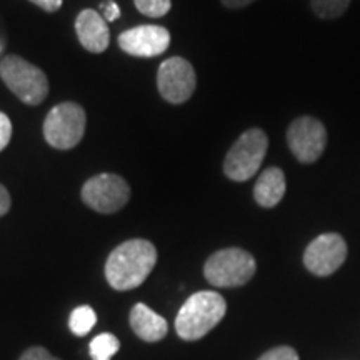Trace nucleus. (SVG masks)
<instances>
[{"mask_svg": "<svg viewBox=\"0 0 360 360\" xmlns=\"http://www.w3.org/2000/svg\"><path fill=\"white\" fill-rule=\"evenodd\" d=\"M157 264V249L146 238H132L110 252L105 278L112 289L125 292L141 287Z\"/></svg>", "mask_w": 360, "mask_h": 360, "instance_id": "nucleus-1", "label": "nucleus"}, {"mask_svg": "<svg viewBox=\"0 0 360 360\" xmlns=\"http://www.w3.org/2000/svg\"><path fill=\"white\" fill-rule=\"evenodd\" d=\"M227 302L219 292L200 290L188 297L175 319L180 339L193 342L205 337L225 317Z\"/></svg>", "mask_w": 360, "mask_h": 360, "instance_id": "nucleus-2", "label": "nucleus"}, {"mask_svg": "<svg viewBox=\"0 0 360 360\" xmlns=\"http://www.w3.org/2000/svg\"><path fill=\"white\" fill-rule=\"evenodd\" d=\"M0 77L13 96L27 105H39L49 96L47 75L19 56H7L0 62Z\"/></svg>", "mask_w": 360, "mask_h": 360, "instance_id": "nucleus-3", "label": "nucleus"}, {"mask_svg": "<svg viewBox=\"0 0 360 360\" xmlns=\"http://www.w3.org/2000/svg\"><path fill=\"white\" fill-rule=\"evenodd\" d=\"M257 264L254 255L238 247L222 249L207 259L204 276L214 287H240L255 276Z\"/></svg>", "mask_w": 360, "mask_h": 360, "instance_id": "nucleus-4", "label": "nucleus"}, {"mask_svg": "<svg viewBox=\"0 0 360 360\" xmlns=\"http://www.w3.org/2000/svg\"><path fill=\"white\" fill-rule=\"evenodd\" d=\"M269 147L262 129H249L233 143L224 160V174L236 182H245L259 172Z\"/></svg>", "mask_w": 360, "mask_h": 360, "instance_id": "nucleus-5", "label": "nucleus"}, {"mask_svg": "<svg viewBox=\"0 0 360 360\" xmlns=\"http://www.w3.org/2000/svg\"><path fill=\"white\" fill-rule=\"evenodd\" d=\"M85 125L87 117L82 105L75 102H62L45 117L44 137L53 148L69 150L82 141Z\"/></svg>", "mask_w": 360, "mask_h": 360, "instance_id": "nucleus-6", "label": "nucleus"}, {"mask_svg": "<svg viewBox=\"0 0 360 360\" xmlns=\"http://www.w3.org/2000/svg\"><path fill=\"white\" fill-rule=\"evenodd\" d=\"M130 199V187L117 174H98L82 187L84 204L98 214H115Z\"/></svg>", "mask_w": 360, "mask_h": 360, "instance_id": "nucleus-7", "label": "nucleus"}, {"mask_svg": "<svg viewBox=\"0 0 360 360\" xmlns=\"http://www.w3.org/2000/svg\"><path fill=\"white\" fill-rule=\"evenodd\" d=\"M287 143L295 159L312 164L321 159L327 146V130L319 119L304 115L295 119L287 130Z\"/></svg>", "mask_w": 360, "mask_h": 360, "instance_id": "nucleus-8", "label": "nucleus"}, {"mask_svg": "<svg viewBox=\"0 0 360 360\" xmlns=\"http://www.w3.org/2000/svg\"><path fill=\"white\" fill-rule=\"evenodd\" d=\"M197 77L192 64L182 57H170L162 62L157 72V89L164 101L184 103L195 92Z\"/></svg>", "mask_w": 360, "mask_h": 360, "instance_id": "nucleus-9", "label": "nucleus"}, {"mask_svg": "<svg viewBox=\"0 0 360 360\" xmlns=\"http://www.w3.org/2000/svg\"><path fill=\"white\" fill-rule=\"evenodd\" d=\"M347 259V244L339 233H322L310 242L304 254V264L317 277L332 276Z\"/></svg>", "mask_w": 360, "mask_h": 360, "instance_id": "nucleus-10", "label": "nucleus"}, {"mask_svg": "<svg viewBox=\"0 0 360 360\" xmlns=\"http://www.w3.org/2000/svg\"><path fill=\"white\" fill-rule=\"evenodd\" d=\"M170 45V32L160 25H139L119 35V47L134 57H157Z\"/></svg>", "mask_w": 360, "mask_h": 360, "instance_id": "nucleus-11", "label": "nucleus"}, {"mask_svg": "<svg viewBox=\"0 0 360 360\" xmlns=\"http://www.w3.org/2000/svg\"><path fill=\"white\" fill-rule=\"evenodd\" d=\"M75 32L82 47L92 53L105 52L110 44L109 25L94 8H85L79 13L75 19Z\"/></svg>", "mask_w": 360, "mask_h": 360, "instance_id": "nucleus-12", "label": "nucleus"}, {"mask_svg": "<svg viewBox=\"0 0 360 360\" xmlns=\"http://www.w3.org/2000/svg\"><path fill=\"white\" fill-rule=\"evenodd\" d=\"M129 322L135 335L148 344L165 339L169 332L167 321L162 315L155 314L150 307H147L146 304L134 305V309L130 310Z\"/></svg>", "mask_w": 360, "mask_h": 360, "instance_id": "nucleus-13", "label": "nucleus"}, {"mask_svg": "<svg viewBox=\"0 0 360 360\" xmlns=\"http://www.w3.org/2000/svg\"><path fill=\"white\" fill-rule=\"evenodd\" d=\"M285 174L278 167L265 169L254 187L255 202L264 209H272L285 195Z\"/></svg>", "mask_w": 360, "mask_h": 360, "instance_id": "nucleus-14", "label": "nucleus"}, {"mask_svg": "<svg viewBox=\"0 0 360 360\" xmlns=\"http://www.w3.org/2000/svg\"><path fill=\"white\" fill-rule=\"evenodd\" d=\"M96 322H97V315L94 312V309L89 307V305H80V307H77L70 314L69 327L75 335L84 337L92 330L94 326H96Z\"/></svg>", "mask_w": 360, "mask_h": 360, "instance_id": "nucleus-15", "label": "nucleus"}, {"mask_svg": "<svg viewBox=\"0 0 360 360\" xmlns=\"http://www.w3.org/2000/svg\"><path fill=\"white\" fill-rule=\"evenodd\" d=\"M120 342L112 334H101L90 342V357L94 360H110L119 352Z\"/></svg>", "mask_w": 360, "mask_h": 360, "instance_id": "nucleus-16", "label": "nucleus"}, {"mask_svg": "<svg viewBox=\"0 0 360 360\" xmlns=\"http://www.w3.org/2000/svg\"><path fill=\"white\" fill-rule=\"evenodd\" d=\"M350 0H312L310 6L317 17L323 20H332L347 11Z\"/></svg>", "mask_w": 360, "mask_h": 360, "instance_id": "nucleus-17", "label": "nucleus"}, {"mask_svg": "<svg viewBox=\"0 0 360 360\" xmlns=\"http://www.w3.org/2000/svg\"><path fill=\"white\" fill-rule=\"evenodd\" d=\"M137 11L143 15L159 19V17L167 15L172 8V0H134Z\"/></svg>", "mask_w": 360, "mask_h": 360, "instance_id": "nucleus-18", "label": "nucleus"}, {"mask_svg": "<svg viewBox=\"0 0 360 360\" xmlns=\"http://www.w3.org/2000/svg\"><path fill=\"white\" fill-rule=\"evenodd\" d=\"M259 360H299V354L292 347L282 345V347H276L265 352Z\"/></svg>", "mask_w": 360, "mask_h": 360, "instance_id": "nucleus-19", "label": "nucleus"}, {"mask_svg": "<svg viewBox=\"0 0 360 360\" xmlns=\"http://www.w3.org/2000/svg\"><path fill=\"white\" fill-rule=\"evenodd\" d=\"M11 137H12V122L11 119L4 114V112H0V152L4 150L8 146V142H11Z\"/></svg>", "mask_w": 360, "mask_h": 360, "instance_id": "nucleus-20", "label": "nucleus"}, {"mask_svg": "<svg viewBox=\"0 0 360 360\" xmlns=\"http://www.w3.org/2000/svg\"><path fill=\"white\" fill-rule=\"evenodd\" d=\"M19 360H60V359H57L56 355H52L47 349L37 347V345H35V347L27 349L25 352L20 355Z\"/></svg>", "mask_w": 360, "mask_h": 360, "instance_id": "nucleus-21", "label": "nucleus"}, {"mask_svg": "<svg viewBox=\"0 0 360 360\" xmlns=\"http://www.w3.org/2000/svg\"><path fill=\"white\" fill-rule=\"evenodd\" d=\"M101 7H102L103 19H105V22H114L120 17V8L114 0H107V2H103Z\"/></svg>", "mask_w": 360, "mask_h": 360, "instance_id": "nucleus-22", "label": "nucleus"}, {"mask_svg": "<svg viewBox=\"0 0 360 360\" xmlns=\"http://www.w3.org/2000/svg\"><path fill=\"white\" fill-rule=\"evenodd\" d=\"M30 2L42 8V11L52 13V12H57L58 8L62 7L64 0H30Z\"/></svg>", "mask_w": 360, "mask_h": 360, "instance_id": "nucleus-23", "label": "nucleus"}, {"mask_svg": "<svg viewBox=\"0 0 360 360\" xmlns=\"http://www.w3.org/2000/svg\"><path fill=\"white\" fill-rule=\"evenodd\" d=\"M11 205H12L11 193H8L7 188L0 184V217H4V215L11 210Z\"/></svg>", "mask_w": 360, "mask_h": 360, "instance_id": "nucleus-24", "label": "nucleus"}, {"mask_svg": "<svg viewBox=\"0 0 360 360\" xmlns=\"http://www.w3.org/2000/svg\"><path fill=\"white\" fill-rule=\"evenodd\" d=\"M227 8H244L247 6H250L252 2L255 0H220Z\"/></svg>", "mask_w": 360, "mask_h": 360, "instance_id": "nucleus-25", "label": "nucleus"}, {"mask_svg": "<svg viewBox=\"0 0 360 360\" xmlns=\"http://www.w3.org/2000/svg\"><path fill=\"white\" fill-rule=\"evenodd\" d=\"M0 51H2V45H0Z\"/></svg>", "mask_w": 360, "mask_h": 360, "instance_id": "nucleus-26", "label": "nucleus"}]
</instances>
